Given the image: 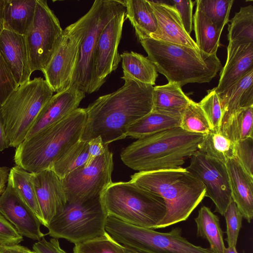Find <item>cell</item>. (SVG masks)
Instances as JSON below:
<instances>
[{
    "instance_id": "1",
    "label": "cell",
    "mask_w": 253,
    "mask_h": 253,
    "mask_svg": "<svg viewBox=\"0 0 253 253\" xmlns=\"http://www.w3.org/2000/svg\"><path fill=\"white\" fill-rule=\"evenodd\" d=\"M124 85L102 95L85 108L86 118L81 140L100 136L105 144L124 139L127 128L153 109L154 86L129 78Z\"/></svg>"
},
{
    "instance_id": "2",
    "label": "cell",
    "mask_w": 253,
    "mask_h": 253,
    "mask_svg": "<svg viewBox=\"0 0 253 253\" xmlns=\"http://www.w3.org/2000/svg\"><path fill=\"white\" fill-rule=\"evenodd\" d=\"M130 182L163 199L167 213L156 229L186 220L206 195L203 183L186 168L139 171Z\"/></svg>"
},
{
    "instance_id": "3",
    "label": "cell",
    "mask_w": 253,
    "mask_h": 253,
    "mask_svg": "<svg viewBox=\"0 0 253 253\" xmlns=\"http://www.w3.org/2000/svg\"><path fill=\"white\" fill-rule=\"evenodd\" d=\"M203 136L180 127L168 129L137 139L122 150L121 158L138 171L179 168L199 150Z\"/></svg>"
},
{
    "instance_id": "4",
    "label": "cell",
    "mask_w": 253,
    "mask_h": 253,
    "mask_svg": "<svg viewBox=\"0 0 253 253\" xmlns=\"http://www.w3.org/2000/svg\"><path fill=\"white\" fill-rule=\"evenodd\" d=\"M140 42L157 71L180 87L209 83L222 68L216 54L152 38Z\"/></svg>"
},
{
    "instance_id": "5",
    "label": "cell",
    "mask_w": 253,
    "mask_h": 253,
    "mask_svg": "<svg viewBox=\"0 0 253 253\" xmlns=\"http://www.w3.org/2000/svg\"><path fill=\"white\" fill-rule=\"evenodd\" d=\"M86 118L78 108L60 122L25 139L16 148V166L31 173L50 169L54 161L81 140Z\"/></svg>"
},
{
    "instance_id": "6",
    "label": "cell",
    "mask_w": 253,
    "mask_h": 253,
    "mask_svg": "<svg viewBox=\"0 0 253 253\" xmlns=\"http://www.w3.org/2000/svg\"><path fill=\"white\" fill-rule=\"evenodd\" d=\"M100 197L108 215L140 227L156 229L167 213L162 198L129 181L112 182Z\"/></svg>"
},
{
    "instance_id": "7",
    "label": "cell",
    "mask_w": 253,
    "mask_h": 253,
    "mask_svg": "<svg viewBox=\"0 0 253 253\" xmlns=\"http://www.w3.org/2000/svg\"><path fill=\"white\" fill-rule=\"evenodd\" d=\"M53 95L46 81L36 77L19 85L0 107L9 147H17L40 112Z\"/></svg>"
},
{
    "instance_id": "8",
    "label": "cell",
    "mask_w": 253,
    "mask_h": 253,
    "mask_svg": "<svg viewBox=\"0 0 253 253\" xmlns=\"http://www.w3.org/2000/svg\"><path fill=\"white\" fill-rule=\"evenodd\" d=\"M105 231L125 248L139 253H213L210 248L195 245L182 237L179 227L160 232L108 215Z\"/></svg>"
},
{
    "instance_id": "9",
    "label": "cell",
    "mask_w": 253,
    "mask_h": 253,
    "mask_svg": "<svg viewBox=\"0 0 253 253\" xmlns=\"http://www.w3.org/2000/svg\"><path fill=\"white\" fill-rule=\"evenodd\" d=\"M125 7L124 0H96L84 15L85 32L72 84L85 93L98 91L102 85L96 78L95 70L98 39L107 23Z\"/></svg>"
},
{
    "instance_id": "10",
    "label": "cell",
    "mask_w": 253,
    "mask_h": 253,
    "mask_svg": "<svg viewBox=\"0 0 253 253\" xmlns=\"http://www.w3.org/2000/svg\"><path fill=\"white\" fill-rule=\"evenodd\" d=\"M108 214L100 197L83 203L67 202L47 227L53 238L65 239L75 245L103 235Z\"/></svg>"
},
{
    "instance_id": "11",
    "label": "cell",
    "mask_w": 253,
    "mask_h": 253,
    "mask_svg": "<svg viewBox=\"0 0 253 253\" xmlns=\"http://www.w3.org/2000/svg\"><path fill=\"white\" fill-rule=\"evenodd\" d=\"M63 30L47 1L37 0L32 24L25 36L31 72H42L56 52Z\"/></svg>"
},
{
    "instance_id": "12",
    "label": "cell",
    "mask_w": 253,
    "mask_h": 253,
    "mask_svg": "<svg viewBox=\"0 0 253 253\" xmlns=\"http://www.w3.org/2000/svg\"><path fill=\"white\" fill-rule=\"evenodd\" d=\"M85 29L84 15L63 30L60 44L42 71L44 80L53 92L62 91L72 85Z\"/></svg>"
},
{
    "instance_id": "13",
    "label": "cell",
    "mask_w": 253,
    "mask_h": 253,
    "mask_svg": "<svg viewBox=\"0 0 253 253\" xmlns=\"http://www.w3.org/2000/svg\"><path fill=\"white\" fill-rule=\"evenodd\" d=\"M113 154L108 149L88 165H84L61 179L67 202L83 203L100 196L112 182Z\"/></svg>"
},
{
    "instance_id": "14",
    "label": "cell",
    "mask_w": 253,
    "mask_h": 253,
    "mask_svg": "<svg viewBox=\"0 0 253 253\" xmlns=\"http://www.w3.org/2000/svg\"><path fill=\"white\" fill-rule=\"evenodd\" d=\"M186 169L204 185L205 197L214 204V211L223 215L232 201L225 165L198 150L190 157V165Z\"/></svg>"
},
{
    "instance_id": "15",
    "label": "cell",
    "mask_w": 253,
    "mask_h": 253,
    "mask_svg": "<svg viewBox=\"0 0 253 253\" xmlns=\"http://www.w3.org/2000/svg\"><path fill=\"white\" fill-rule=\"evenodd\" d=\"M125 17L126 7L107 23L99 36L95 53V70L96 78L102 84L108 76L117 69L121 61L118 46Z\"/></svg>"
},
{
    "instance_id": "16",
    "label": "cell",
    "mask_w": 253,
    "mask_h": 253,
    "mask_svg": "<svg viewBox=\"0 0 253 253\" xmlns=\"http://www.w3.org/2000/svg\"><path fill=\"white\" fill-rule=\"evenodd\" d=\"M0 213L23 237L40 241L45 235L41 230L39 219L8 182L0 196Z\"/></svg>"
},
{
    "instance_id": "17",
    "label": "cell",
    "mask_w": 253,
    "mask_h": 253,
    "mask_svg": "<svg viewBox=\"0 0 253 253\" xmlns=\"http://www.w3.org/2000/svg\"><path fill=\"white\" fill-rule=\"evenodd\" d=\"M38 201L46 228L50 221L67 204L61 179L51 169L31 173Z\"/></svg>"
},
{
    "instance_id": "18",
    "label": "cell",
    "mask_w": 253,
    "mask_h": 253,
    "mask_svg": "<svg viewBox=\"0 0 253 253\" xmlns=\"http://www.w3.org/2000/svg\"><path fill=\"white\" fill-rule=\"evenodd\" d=\"M85 96L74 84L53 95L40 112L25 139L63 120L78 108Z\"/></svg>"
},
{
    "instance_id": "19",
    "label": "cell",
    "mask_w": 253,
    "mask_h": 253,
    "mask_svg": "<svg viewBox=\"0 0 253 253\" xmlns=\"http://www.w3.org/2000/svg\"><path fill=\"white\" fill-rule=\"evenodd\" d=\"M148 1L158 24L156 31L150 38L199 49L196 42L185 30L178 13L171 4L162 0Z\"/></svg>"
},
{
    "instance_id": "20",
    "label": "cell",
    "mask_w": 253,
    "mask_h": 253,
    "mask_svg": "<svg viewBox=\"0 0 253 253\" xmlns=\"http://www.w3.org/2000/svg\"><path fill=\"white\" fill-rule=\"evenodd\" d=\"M0 54L18 85L30 80L32 73L24 36L3 29L0 35Z\"/></svg>"
},
{
    "instance_id": "21",
    "label": "cell",
    "mask_w": 253,
    "mask_h": 253,
    "mask_svg": "<svg viewBox=\"0 0 253 253\" xmlns=\"http://www.w3.org/2000/svg\"><path fill=\"white\" fill-rule=\"evenodd\" d=\"M227 51L226 61L221 70L218 85L215 87L218 94L253 70V43L229 42Z\"/></svg>"
},
{
    "instance_id": "22",
    "label": "cell",
    "mask_w": 253,
    "mask_h": 253,
    "mask_svg": "<svg viewBox=\"0 0 253 253\" xmlns=\"http://www.w3.org/2000/svg\"><path fill=\"white\" fill-rule=\"evenodd\" d=\"M225 165L232 201L243 218L251 223L253 217V178L245 171L235 157Z\"/></svg>"
},
{
    "instance_id": "23",
    "label": "cell",
    "mask_w": 253,
    "mask_h": 253,
    "mask_svg": "<svg viewBox=\"0 0 253 253\" xmlns=\"http://www.w3.org/2000/svg\"><path fill=\"white\" fill-rule=\"evenodd\" d=\"M218 95L223 112L222 125L236 112L253 106V70Z\"/></svg>"
},
{
    "instance_id": "24",
    "label": "cell",
    "mask_w": 253,
    "mask_h": 253,
    "mask_svg": "<svg viewBox=\"0 0 253 253\" xmlns=\"http://www.w3.org/2000/svg\"><path fill=\"white\" fill-rule=\"evenodd\" d=\"M180 121V114L153 109L127 128L126 137L138 139L178 127Z\"/></svg>"
},
{
    "instance_id": "25",
    "label": "cell",
    "mask_w": 253,
    "mask_h": 253,
    "mask_svg": "<svg viewBox=\"0 0 253 253\" xmlns=\"http://www.w3.org/2000/svg\"><path fill=\"white\" fill-rule=\"evenodd\" d=\"M37 0H5L3 29L25 36L34 20Z\"/></svg>"
},
{
    "instance_id": "26",
    "label": "cell",
    "mask_w": 253,
    "mask_h": 253,
    "mask_svg": "<svg viewBox=\"0 0 253 253\" xmlns=\"http://www.w3.org/2000/svg\"><path fill=\"white\" fill-rule=\"evenodd\" d=\"M126 17L130 22L138 40L150 38L157 29V18L148 0H124Z\"/></svg>"
},
{
    "instance_id": "27",
    "label": "cell",
    "mask_w": 253,
    "mask_h": 253,
    "mask_svg": "<svg viewBox=\"0 0 253 253\" xmlns=\"http://www.w3.org/2000/svg\"><path fill=\"white\" fill-rule=\"evenodd\" d=\"M123 76L142 83L153 85L158 76L154 63L144 55L134 51H125L121 55Z\"/></svg>"
},
{
    "instance_id": "28",
    "label": "cell",
    "mask_w": 253,
    "mask_h": 253,
    "mask_svg": "<svg viewBox=\"0 0 253 253\" xmlns=\"http://www.w3.org/2000/svg\"><path fill=\"white\" fill-rule=\"evenodd\" d=\"M197 225V236L206 239L213 253H224L225 248L223 234L218 216L210 208L202 206L194 218Z\"/></svg>"
},
{
    "instance_id": "29",
    "label": "cell",
    "mask_w": 253,
    "mask_h": 253,
    "mask_svg": "<svg viewBox=\"0 0 253 253\" xmlns=\"http://www.w3.org/2000/svg\"><path fill=\"white\" fill-rule=\"evenodd\" d=\"M191 100L175 83L154 87L153 109L181 114Z\"/></svg>"
},
{
    "instance_id": "30",
    "label": "cell",
    "mask_w": 253,
    "mask_h": 253,
    "mask_svg": "<svg viewBox=\"0 0 253 253\" xmlns=\"http://www.w3.org/2000/svg\"><path fill=\"white\" fill-rule=\"evenodd\" d=\"M193 22L198 48L208 54H216L222 32L197 6Z\"/></svg>"
},
{
    "instance_id": "31",
    "label": "cell",
    "mask_w": 253,
    "mask_h": 253,
    "mask_svg": "<svg viewBox=\"0 0 253 253\" xmlns=\"http://www.w3.org/2000/svg\"><path fill=\"white\" fill-rule=\"evenodd\" d=\"M31 175V172L15 166L10 169L7 182L13 187L43 225V218Z\"/></svg>"
},
{
    "instance_id": "32",
    "label": "cell",
    "mask_w": 253,
    "mask_h": 253,
    "mask_svg": "<svg viewBox=\"0 0 253 253\" xmlns=\"http://www.w3.org/2000/svg\"><path fill=\"white\" fill-rule=\"evenodd\" d=\"M199 150L207 157L225 164L235 157V143L220 131L211 130L204 134Z\"/></svg>"
},
{
    "instance_id": "33",
    "label": "cell",
    "mask_w": 253,
    "mask_h": 253,
    "mask_svg": "<svg viewBox=\"0 0 253 253\" xmlns=\"http://www.w3.org/2000/svg\"><path fill=\"white\" fill-rule=\"evenodd\" d=\"M88 157V142L80 140L58 158L50 169L62 179L84 165Z\"/></svg>"
},
{
    "instance_id": "34",
    "label": "cell",
    "mask_w": 253,
    "mask_h": 253,
    "mask_svg": "<svg viewBox=\"0 0 253 253\" xmlns=\"http://www.w3.org/2000/svg\"><path fill=\"white\" fill-rule=\"evenodd\" d=\"M227 39L239 44L253 43V6L240 8L229 21Z\"/></svg>"
},
{
    "instance_id": "35",
    "label": "cell",
    "mask_w": 253,
    "mask_h": 253,
    "mask_svg": "<svg viewBox=\"0 0 253 253\" xmlns=\"http://www.w3.org/2000/svg\"><path fill=\"white\" fill-rule=\"evenodd\" d=\"M253 106L243 109L231 116L220 127V132L234 143L253 137Z\"/></svg>"
},
{
    "instance_id": "36",
    "label": "cell",
    "mask_w": 253,
    "mask_h": 253,
    "mask_svg": "<svg viewBox=\"0 0 253 253\" xmlns=\"http://www.w3.org/2000/svg\"><path fill=\"white\" fill-rule=\"evenodd\" d=\"M180 127L189 132L202 134H207L212 130L199 103L192 100L181 113Z\"/></svg>"
},
{
    "instance_id": "37",
    "label": "cell",
    "mask_w": 253,
    "mask_h": 253,
    "mask_svg": "<svg viewBox=\"0 0 253 253\" xmlns=\"http://www.w3.org/2000/svg\"><path fill=\"white\" fill-rule=\"evenodd\" d=\"M233 0H197L196 6L222 32L229 21V15Z\"/></svg>"
},
{
    "instance_id": "38",
    "label": "cell",
    "mask_w": 253,
    "mask_h": 253,
    "mask_svg": "<svg viewBox=\"0 0 253 253\" xmlns=\"http://www.w3.org/2000/svg\"><path fill=\"white\" fill-rule=\"evenodd\" d=\"M73 253H126V248L106 231L102 236L75 244Z\"/></svg>"
},
{
    "instance_id": "39",
    "label": "cell",
    "mask_w": 253,
    "mask_h": 253,
    "mask_svg": "<svg viewBox=\"0 0 253 253\" xmlns=\"http://www.w3.org/2000/svg\"><path fill=\"white\" fill-rule=\"evenodd\" d=\"M208 94L198 103L204 112L212 131H220L223 112L220 100L215 88L208 90Z\"/></svg>"
},
{
    "instance_id": "40",
    "label": "cell",
    "mask_w": 253,
    "mask_h": 253,
    "mask_svg": "<svg viewBox=\"0 0 253 253\" xmlns=\"http://www.w3.org/2000/svg\"><path fill=\"white\" fill-rule=\"evenodd\" d=\"M223 216L226 223L227 242L228 247H236L240 230L242 227L243 215L232 201L228 206Z\"/></svg>"
},
{
    "instance_id": "41",
    "label": "cell",
    "mask_w": 253,
    "mask_h": 253,
    "mask_svg": "<svg viewBox=\"0 0 253 253\" xmlns=\"http://www.w3.org/2000/svg\"><path fill=\"white\" fill-rule=\"evenodd\" d=\"M235 157L245 171L253 178V137L235 143Z\"/></svg>"
},
{
    "instance_id": "42",
    "label": "cell",
    "mask_w": 253,
    "mask_h": 253,
    "mask_svg": "<svg viewBox=\"0 0 253 253\" xmlns=\"http://www.w3.org/2000/svg\"><path fill=\"white\" fill-rule=\"evenodd\" d=\"M18 86L0 54V107Z\"/></svg>"
},
{
    "instance_id": "43",
    "label": "cell",
    "mask_w": 253,
    "mask_h": 253,
    "mask_svg": "<svg viewBox=\"0 0 253 253\" xmlns=\"http://www.w3.org/2000/svg\"><path fill=\"white\" fill-rule=\"evenodd\" d=\"M170 2L178 13L185 30L190 35L193 29V9L196 0H170Z\"/></svg>"
},
{
    "instance_id": "44",
    "label": "cell",
    "mask_w": 253,
    "mask_h": 253,
    "mask_svg": "<svg viewBox=\"0 0 253 253\" xmlns=\"http://www.w3.org/2000/svg\"><path fill=\"white\" fill-rule=\"evenodd\" d=\"M14 226L0 213V247L19 245L23 240Z\"/></svg>"
},
{
    "instance_id": "45",
    "label": "cell",
    "mask_w": 253,
    "mask_h": 253,
    "mask_svg": "<svg viewBox=\"0 0 253 253\" xmlns=\"http://www.w3.org/2000/svg\"><path fill=\"white\" fill-rule=\"evenodd\" d=\"M33 249L38 253H67L61 248L58 239L53 238L49 241L42 238L34 244Z\"/></svg>"
},
{
    "instance_id": "46",
    "label": "cell",
    "mask_w": 253,
    "mask_h": 253,
    "mask_svg": "<svg viewBox=\"0 0 253 253\" xmlns=\"http://www.w3.org/2000/svg\"><path fill=\"white\" fill-rule=\"evenodd\" d=\"M88 157L85 165L90 164L97 157L103 155L108 149V145L105 144L100 136L88 141Z\"/></svg>"
},
{
    "instance_id": "47",
    "label": "cell",
    "mask_w": 253,
    "mask_h": 253,
    "mask_svg": "<svg viewBox=\"0 0 253 253\" xmlns=\"http://www.w3.org/2000/svg\"><path fill=\"white\" fill-rule=\"evenodd\" d=\"M29 250L27 247L19 245L0 247V253H29Z\"/></svg>"
},
{
    "instance_id": "48",
    "label": "cell",
    "mask_w": 253,
    "mask_h": 253,
    "mask_svg": "<svg viewBox=\"0 0 253 253\" xmlns=\"http://www.w3.org/2000/svg\"><path fill=\"white\" fill-rule=\"evenodd\" d=\"M10 169L5 167H0V196L6 188Z\"/></svg>"
},
{
    "instance_id": "49",
    "label": "cell",
    "mask_w": 253,
    "mask_h": 253,
    "mask_svg": "<svg viewBox=\"0 0 253 253\" xmlns=\"http://www.w3.org/2000/svg\"><path fill=\"white\" fill-rule=\"evenodd\" d=\"M9 147L0 111V152Z\"/></svg>"
},
{
    "instance_id": "50",
    "label": "cell",
    "mask_w": 253,
    "mask_h": 253,
    "mask_svg": "<svg viewBox=\"0 0 253 253\" xmlns=\"http://www.w3.org/2000/svg\"><path fill=\"white\" fill-rule=\"evenodd\" d=\"M5 0H0V35L3 29V12Z\"/></svg>"
},
{
    "instance_id": "51",
    "label": "cell",
    "mask_w": 253,
    "mask_h": 253,
    "mask_svg": "<svg viewBox=\"0 0 253 253\" xmlns=\"http://www.w3.org/2000/svg\"><path fill=\"white\" fill-rule=\"evenodd\" d=\"M224 253H238L236 250V248L234 247H228L225 248ZM243 253H245L244 252Z\"/></svg>"
},
{
    "instance_id": "52",
    "label": "cell",
    "mask_w": 253,
    "mask_h": 253,
    "mask_svg": "<svg viewBox=\"0 0 253 253\" xmlns=\"http://www.w3.org/2000/svg\"><path fill=\"white\" fill-rule=\"evenodd\" d=\"M126 253H139L135 251H134L132 250H130L129 249L126 248Z\"/></svg>"
},
{
    "instance_id": "53",
    "label": "cell",
    "mask_w": 253,
    "mask_h": 253,
    "mask_svg": "<svg viewBox=\"0 0 253 253\" xmlns=\"http://www.w3.org/2000/svg\"><path fill=\"white\" fill-rule=\"evenodd\" d=\"M29 253H37L36 252H35L34 251H31L30 250L29 251Z\"/></svg>"
}]
</instances>
